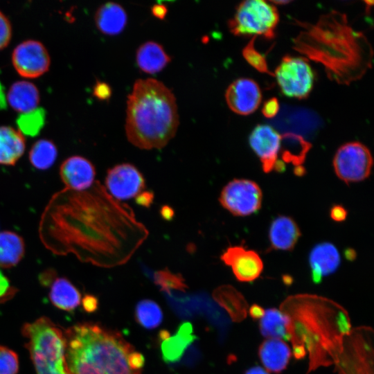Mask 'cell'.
Returning a JSON list of instances; mask_svg holds the SVG:
<instances>
[{"label": "cell", "instance_id": "obj_1", "mask_svg": "<svg viewBox=\"0 0 374 374\" xmlns=\"http://www.w3.org/2000/svg\"><path fill=\"white\" fill-rule=\"evenodd\" d=\"M298 24L301 29L292 39V48L320 64L331 80L347 85L371 68L372 46L362 32L352 27L346 14L332 10L313 24Z\"/></svg>", "mask_w": 374, "mask_h": 374}, {"label": "cell", "instance_id": "obj_2", "mask_svg": "<svg viewBox=\"0 0 374 374\" xmlns=\"http://www.w3.org/2000/svg\"><path fill=\"white\" fill-rule=\"evenodd\" d=\"M280 310L290 319L292 347H303L308 355V373L334 364L352 329L346 310L326 297L299 294L286 298Z\"/></svg>", "mask_w": 374, "mask_h": 374}, {"label": "cell", "instance_id": "obj_3", "mask_svg": "<svg viewBox=\"0 0 374 374\" xmlns=\"http://www.w3.org/2000/svg\"><path fill=\"white\" fill-rule=\"evenodd\" d=\"M179 125L175 97L161 82L139 79L127 100L125 132L140 149L162 148L175 136Z\"/></svg>", "mask_w": 374, "mask_h": 374}, {"label": "cell", "instance_id": "obj_4", "mask_svg": "<svg viewBox=\"0 0 374 374\" xmlns=\"http://www.w3.org/2000/svg\"><path fill=\"white\" fill-rule=\"evenodd\" d=\"M64 334L66 362L71 374H142L130 366L128 357L135 349L119 332L81 323Z\"/></svg>", "mask_w": 374, "mask_h": 374}, {"label": "cell", "instance_id": "obj_5", "mask_svg": "<svg viewBox=\"0 0 374 374\" xmlns=\"http://www.w3.org/2000/svg\"><path fill=\"white\" fill-rule=\"evenodd\" d=\"M21 332L37 374H71L66 362L64 334L51 320L40 317L25 323Z\"/></svg>", "mask_w": 374, "mask_h": 374}, {"label": "cell", "instance_id": "obj_6", "mask_svg": "<svg viewBox=\"0 0 374 374\" xmlns=\"http://www.w3.org/2000/svg\"><path fill=\"white\" fill-rule=\"evenodd\" d=\"M278 21L279 14L275 5L263 0H247L238 6L228 26L235 35H260L273 39Z\"/></svg>", "mask_w": 374, "mask_h": 374}, {"label": "cell", "instance_id": "obj_7", "mask_svg": "<svg viewBox=\"0 0 374 374\" xmlns=\"http://www.w3.org/2000/svg\"><path fill=\"white\" fill-rule=\"evenodd\" d=\"M373 335L369 327L350 330L334 363L338 374H373Z\"/></svg>", "mask_w": 374, "mask_h": 374}, {"label": "cell", "instance_id": "obj_8", "mask_svg": "<svg viewBox=\"0 0 374 374\" xmlns=\"http://www.w3.org/2000/svg\"><path fill=\"white\" fill-rule=\"evenodd\" d=\"M337 177L348 184L367 179L371 172L373 159L369 149L358 141L341 145L332 161Z\"/></svg>", "mask_w": 374, "mask_h": 374}, {"label": "cell", "instance_id": "obj_9", "mask_svg": "<svg viewBox=\"0 0 374 374\" xmlns=\"http://www.w3.org/2000/svg\"><path fill=\"white\" fill-rule=\"evenodd\" d=\"M273 75L281 92L288 97L305 98L313 87L314 73L304 57L284 56Z\"/></svg>", "mask_w": 374, "mask_h": 374}, {"label": "cell", "instance_id": "obj_10", "mask_svg": "<svg viewBox=\"0 0 374 374\" xmlns=\"http://www.w3.org/2000/svg\"><path fill=\"white\" fill-rule=\"evenodd\" d=\"M262 192L258 184L249 179H234L222 188L219 202L235 216H249L260 208Z\"/></svg>", "mask_w": 374, "mask_h": 374}, {"label": "cell", "instance_id": "obj_11", "mask_svg": "<svg viewBox=\"0 0 374 374\" xmlns=\"http://www.w3.org/2000/svg\"><path fill=\"white\" fill-rule=\"evenodd\" d=\"M12 65L24 78H38L47 72L51 57L45 46L35 39H26L18 44L11 55Z\"/></svg>", "mask_w": 374, "mask_h": 374}, {"label": "cell", "instance_id": "obj_12", "mask_svg": "<svg viewBox=\"0 0 374 374\" xmlns=\"http://www.w3.org/2000/svg\"><path fill=\"white\" fill-rule=\"evenodd\" d=\"M280 139L281 135L268 125H258L249 135V145L259 158L265 173L285 170L284 163L278 159Z\"/></svg>", "mask_w": 374, "mask_h": 374}, {"label": "cell", "instance_id": "obj_13", "mask_svg": "<svg viewBox=\"0 0 374 374\" xmlns=\"http://www.w3.org/2000/svg\"><path fill=\"white\" fill-rule=\"evenodd\" d=\"M105 185L114 199L126 200L136 197L143 190L145 179L134 165L125 163L108 170Z\"/></svg>", "mask_w": 374, "mask_h": 374}, {"label": "cell", "instance_id": "obj_14", "mask_svg": "<svg viewBox=\"0 0 374 374\" xmlns=\"http://www.w3.org/2000/svg\"><path fill=\"white\" fill-rule=\"evenodd\" d=\"M220 259L226 265L231 267L235 277L240 282L255 280L263 270V262L258 253L242 246L229 247Z\"/></svg>", "mask_w": 374, "mask_h": 374}, {"label": "cell", "instance_id": "obj_15", "mask_svg": "<svg viewBox=\"0 0 374 374\" xmlns=\"http://www.w3.org/2000/svg\"><path fill=\"white\" fill-rule=\"evenodd\" d=\"M225 99L231 111L245 116L258 109L262 100V93L256 82L242 78L229 84L225 93Z\"/></svg>", "mask_w": 374, "mask_h": 374}, {"label": "cell", "instance_id": "obj_16", "mask_svg": "<svg viewBox=\"0 0 374 374\" xmlns=\"http://www.w3.org/2000/svg\"><path fill=\"white\" fill-rule=\"evenodd\" d=\"M60 175L62 182L69 188L82 191L93 183L96 170L93 165L81 156H71L60 166Z\"/></svg>", "mask_w": 374, "mask_h": 374}, {"label": "cell", "instance_id": "obj_17", "mask_svg": "<svg viewBox=\"0 0 374 374\" xmlns=\"http://www.w3.org/2000/svg\"><path fill=\"white\" fill-rule=\"evenodd\" d=\"M312 280L319 283L322 278L334 273L340 265L341 256L331 242H323L314 246L309 253Z\"/></svg>", "mask_w": 374, "mask_h": 374}, {"label": "cell", "instance_id": "obj_18", "mask_svg": "<svg viewBox=\"0 0 374 374\" xmlns=\"http://www.w3.org/2000/svg\"><path fill=\"white\" fill-rule=\"evenodd\" d=\"M301 235L295 220L287 215H278L269 228V250L292 251Z\"/></svg>", "mask_w": 374, "mask_h": 374}, {"label": "cell", "instance_id": "obj_19", "mask_svg": "<svg viewBox=\"0 0 374 374\" xmlns=\"http://www.w3.org/2000/svg\"><path fill=\"white\" fill-rule=\"evenodd\" d=\"M292 351L282 339H267L259 346L258 356L267 371L280 373L290 361Z\"/></svg>", "mask_w": 374, "mask_h": 374}, {"label": "cell", "instance_id": "obj_20", "mask_svg": "<svg viewBox=\"0 0 374 374\" xmlns=\"http://www.w3.org/2000/svg\"><path fill=\"white\" fill-rule=\"evenodd\" d=\"M163 341L161 346L163 359L167 362H175L180 359L186 349L195 339L190 323H183L173 336L162 331L160 337Z\"/></svg>", "mask_w": 374, "mask_h": 374}, {"label": "cell", "instance_id": "obj_21", "mask_svg": "<svg viewBox=\"0 0 374 374\" xmlns=\"http://www.w3.org/2000/svg\"><path fill=\"white\" fill-rule=\"evenodd\" d=\"M7 100L15 111L26 114L37 109L40 93L33 82L17 80L10 85L7 93Z\"/></svg>", "mask_w": 374, "mask_h": 374}, {"label": "cell", "instance_id": "obj_22", "mask_svg": "<svg viewBox=\"0 0 374 374\" xmlns=\"http://www.w3.org/2000/svg\"><path fill=\"white\" fill-rule=\"evenodd\" d=\"M26 149V139L19 129L0 125V164L14 166Z\"/></svg>", "mask_w": 374, "mask_h": 374}, {"label": "cell", "instance_id": "obj_23", "mask_svg": "<svg viewBox=\"0 0 374 374\" xmlns=\"http://www.w3.org/2000/svg\"><path fill=\"white\" fill-rule=\"evenodd\" d=\"M94 19L96 27L101 33L115 35L124 30L127 24V16L120 4L107 2L98 8Z\"/></svg>", "mask_w": 374, "mask_h": 374}, {"label": "cell", "instance_id": "obj_24", "mask_svg": "<svg viewBox=\"0 0 374 374\" xmlns=\"http://www.w3.org/2000/svg\"><path fill=\"white\" fill-rule=\"evenodd\" d=\"M213 297L233 321L240 322L246 318L248 303L244 296L232 285L219 286L213 290Z\"/></svg>", "mask_w": 374, "mask_h": 374}, {"label": "cell", "instance_id": "obj_25", "mask_svg": "<svg viewBox=\"0 0 374 374\" xmlns=\"http://www.w3.org/2000/svg\"><path fill=\"white\" fill-rule=\"evenodd\" d=\"M136 63L141 71L154 74L161 71L170 62V57L159 44L149 41L136 51Z\"/></svg>", "mask_w": 374, "mask_h": 374}, {"label": "cell", "instance_id": "obj_26", "mask_svg": "<svg viewBox=\"0 0 374 374\" xmlns=\"http://www.w3.org/2000/svg\"><path fill=\"white\" fill-rule=\"evenodd\" d=\"M49 298L55 306L65 311L73 310L81 301L80 292L65 278H57L52 283Z\"/></svg>", "mask_w": 374, "mask_h": 374}, {"label": "cell", "instance_id": "obj_27", "mask_svg": "<svg viewBox=\"0 0 374 374\" xmlns=\"http://www.w3.org/2000/svg\"><path fill=\"white\" fill-rule=\"evenodd\" d=\"M290 321L288 317L276 308H269L260 320L262 335L267 339L290 340Z\"/></svg>", "mask_w": 374, "mask_h": 374}, {"label": "cell", "instance_id": "obj_28", "mask_svg": "<svg viewBox=\"0 0 374 374\" xmlns=\"http://www.w3.org/2000/svg\"><path fill=\"white\" fill-rule=\"evenodd\" d=\"M310 147L302 136L286 133L281 135L279 154L283 163H292L296 169L302 167Z\"/></svg>", "mask_w": 374, "mask_h": 374}, {"label": "cell", "instance_id": "obj_29", "mask_svg": "<svg viewBox=\"0 0 374 374\" xmlns=\"http://www.w3.org/2000/svg\"><path fill=\"white\" fill-rule=\"evenodd\" d=\"M25 253L23 238L15 232H0V267L10 268L17 265Z\"/></svg>", "mask_w": 374, "mask_h": 374}, {"label": "cell", "instance_id": "obj_30", "mask_svg": "<svg viewBox=\"0 0 374 374\" xmlns=\"http://www.w3.org/2000/svg\"><path fill=\"white\" fill-rule=\"evenodd\" d=\"M57 157V148L49 139L37 140L32 145L29 154V161L38 170H47L55 163Z\"/></svg>", "mask_w": 374, "mask_h": 374}, {"label": "cell", "instance_id": "obj_31", "mask_svg": "<svg viewBox=\"0 0 374 374\" xmlns=\"http://www.w3.org/2000/svg\"><path fill=\"white\" fill-rule=\"evenodd\" d=\"M163 318L160 306L154 301L143 299L136 305L135 319L138 323L146 329L158 327Z\"/></svg>", "mask_w": 374, "mask_h": 374}, {"label": "cell", "instance_id": "obj_32", "mask_svg": "<svg viewBox=\"0 0 374 374\" xmlns=\"http://www.w3.org/2000/svg\"><path fill=\"white\" fill-rule=\"evenodd\" d=\"M153 280L161 290L166 293L174 290L184 292L188 288L181 274L172 273L168 269L154 272Z\"/></svg>", "mask_w": 374, "mask_h": 374}, {"label": "cell", "instance_id": "obj_33", "mask_svg": "<svg viewBox=\"0 0 374 374\" xmlns=\"http://www.w3.org/2000/svg\"><path fill=\"white\" fill-rule=\"evenodd\" d=\"M44 118L43 111L38 109L23 114L18 120L19 130L28 135H35L44 123Z\"/></svg>", "mask_w": 374, "mask_h": 374}, {"label": "cell", "instance_id": "obj_34", "mask_svg": "<svg viewBox=\"0 0 374 374\" xmlns=\"http://www.w3.org/2000/svg\"><path fill=\"white\" fill-rule=\"evenodd\" d=\"M256 37L248 42L246 46L242 50V55L247 62L254 67L256 70L261 73H266L271 75H274L268 69V66L266 60L263 55L260 53L254 47V41Z\"/></svg>", "mask_w": 374, "mask_h": 374}, {"label": "cell", "instance_id": "obj_35", "mask_svg": "<svg viewBox=\"0 0 374 374\" xmlns=\"http://www.w3.org/2000/svg\"><path fill=\"white\" fill-rule=\"evenodd\" d=\"M18 368L17 355L12 350L0 346V374H17Z\"/></svg>", "mask_w": 374, "mask_h": 374}, {"label": "cell", "instance_id": "obj_36", "mask_svg": "<svg viewBox=\"0 0 374 374\" xmlns=\"http://www.w3.org/2000/svg\"><path fill=\"white\" fill-rule=\"evenodd\" d=\"M12 25L7 16L0 10V50L10 43L12 38Z\"/></svg>", "mask_w": 374, "mask_h": 374}, {"label": "cell", "instance_id": "obj_37", "mask_svg": "<svg viewBox=\"0 0 374 374\" xmlns=\"http://www.w3.org/2000/svg\"><path fill=\"white\" fill-rule=\"evenodd\" d=\"M17 290L10 285L9 279L0 270V304L12 299Z\"/></svg>", "mask_w": 374, "mask_h": 374}, {"label": "cell", "instance_id": "obj_38", "mask_svg": "<svg viewBox=\"0 0 374 374\" xmlns=\"http://www.w3.org/2000/svg\"><path fill=\"white\" fill-rule=\"evenodd\" d=\"M93 95L99 100H107L112 94V90L108 84L97 81L93 89Z\"/></svg>", "mask_w": 374, "mask_h": 374}, {"label": "cell", "instance_id": "obj_39", "mask_svg": "<svg viewBox=\"0 0 374 374\" xmlns=\"http://www.w3.org/2000/svg\"><path fill=\"white\" fill-rule=\"evenodd\" d=\"M280 105L277 98H271L265 102L262 112V114L267 118H273L278 112Z\"/></svg>", "mask_w": 374, "mask_h": 374}, {"label": "cell", "instance_id": "obj_40", "mask_svg": "<svg viewBox=\"0 0 374 374\" xmlns=\"http://www.w3.org/2000/svg\"><path fill=\"white\" fill-rule=\"evenodd\" d=\"M347 215V210L342 205L334 204L330 209V217L335 222H344Z\"/></svg>", "mask_w": 374, "mask_h": 374}, {"label": "cell", "instance_id": "obj_41", "mask_svg": "<svg viewBox=\"0 0 374 374\" xmlns=\"http://www.w3.org/2000/svg\"><path fill=\"white\" fill-rule=\"evenodd\" d=\"M128 363L132 369L141 371L144 366L145 359L141 353L134 350L129 355Z\"/></svg>", "mask_w": 374, "mask_h": 374}, {"label": "cell", "instance_id": "obj_42", "mask_svg": "<svg viewBox=\"0 0 374 374\" xmlns=\"http://www.w3.org/2000/svg\"><path fill=\"white\" fill-rule=\"evenodd\" d=\"M154 194L150 191H143L136 196V203L138 205L149 207L153 202Z\"/></svg>", "mask_w": 374, "mask_h": 374}, {"label": "cell", "instance_id": "obj_43", "mask_svg": "<svg viewBox=\"0 0 374 374\" xmlns=\"http://www.w3.org/2000/svg\"><path fill=\"white\" fill-rule=\"evenodd\" d=\"M82 306L85 311L93 312L98 308V299L93 295L87 294L82 299Z\"/></svg>", "mask_w": 374, "mask_h": 374}, {"label": "cell", "instance_id": "obj_44", "mask_svg": "<svg viewBox=\"0 0 374 374\" xmlns=\"http://www.w3.org/2000/svg\"><path fill=\"white\" fill-rule=\"evenodd\" d=\"M151 10L152 15L160 19H163L168 12L167 8L163 4L154 5Z\"/></svg>", "mask_w": 374, "mask_h": 374}, {"label": "cell", "instance_id": "obj_45", "mask_svg": "<svg viewBox=\"0 0 374 374\" xmlns=\"http://www.w3.org/2000/svg\"><path fill=\"white\" fill-rule=\"evenodd\" d=\"M265 310L258 304H253L249 308V314L254 319H260L265 314Z\"/></svg>", "mask_w": 374, "mask_h": 374}, {"label": "cell", "instance_id": "obj_46", "mask_svg": "<svg viewBox=\"0 0 374 374\" xmlns=\"http://www.w3.org/2000/svg\"><path fill=\"white\" fill-rule=\"evenodd\" d=\"M244 374H269V373L260 366H253L248 369Z\"/></svg>", "mask_w": 374, "mask_h": 374}, {"label": "cell", "instance_id": "obj_47", "mask_svg": "<svg viewBox=\"0 0 374 374\" xmlns=\"http://www.w3.org/2000/svg\"><path fill=\"white\" fill-rule=\"evenodd\" d=\"M161 215L164 218L170 219L173 215V211L169 206H163L161 209Z\"/></svg>", "mask_w": 374, "mask_h": 374}, {"label": "cell", "instance_id": "obj_48", "mask_svg": "<svg viewBox=\"0 0 374 374\" xmlns=\"http://www.w3.org/2000/svg\"><path fill=\"white\" fill-rule=\"evenodd\" d=\"M269 2L276 6V5L286 4L289 3L290 1H270Z\"/></svg>", "mask_w": 374, "mask_h": 374}]
</instances>
